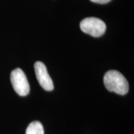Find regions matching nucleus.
<instances>
[{"label":"nucleus","instance_id":"f257e3e1","mask_svg":"<svg viewBox=\"0 0 134 134\" xmlns=\"http://www.w3.org/2000/svg\"><path fill=\"white\" fill-rule=\"evenodd\" d=\"M104 84L108 91L120 95H125L129 91V83L122 73L116 70H109L104 76Z\"/></svg>","mask_w":134,"mask_h":134},{"label":"nucleus","instance_id":"423d86ee","mask_svg":"<svg viewBox=\"0 0 134 134\" xmlns=\"http://www.w3.org/2000/svg\"><path fill=\"white\" fill-rule=\"evenodd\" d=\"M92 2L99 3V4H105V3H108L111 0H91Z\"/></svg>","mask_w":134,"mask_h":134},{"label":"nucleus","instance_id":"f03ea898","mask_svg":"<svg viewBox=\"0 0 134 134\" xmlns=\"http://www.w3.org/2000/svg\"><path fill=\"white\" fill-rule=\"evenodd\" d=\"M80 28L83 32L94 37H98L104 34L106 26L101 19L91 17L82 20L80 23Z\"/></svg>","mask_w":134,"mask_h":134},{"label":"nucleus","instance_id":"7ed1b4c3","mask_svg":"<svg viewBox=\"0 0 134 134\" xmlns=\"http://www.w3.org/2000/svg\"><path fill=\"white\" fill-rule=\"evenodd\" d=\"M11 81L16 93L21 96H26L30 92V86L24 72L21 68H16L11 73Z\"/></svg>","mask_w":134,"mask_h":134},{"label":"nucleus","instance_id":"39448f33","mask_svg":"<svg viewBox=\"0 0 134 134\" xmlns=\"http://www.w3.org/2000/svg\"><path fill=\"white\" fill-rule=\"evenodd\" d=\"M26 134H44L42 124L38 121L31 122L27 128Z\"/></svg>","mask_w":134,"mask_h":134},{"label":"nucleus","instance_id":"20e7f679","mask_svg":"<svg viewBox=\"0 0 134 134\" xmlns=\"http://www.w3.org/2000/svg\"><path fill=\"white\" fill-rule=\"evenodd\" d=\"M34 70L37 79L41 86L46 91H52L54 88L52 80L48 75L44 63L39 61L37 62L34 64Z\"/></svg>","mask_w":134,"mask_h":134}]
</instances>
